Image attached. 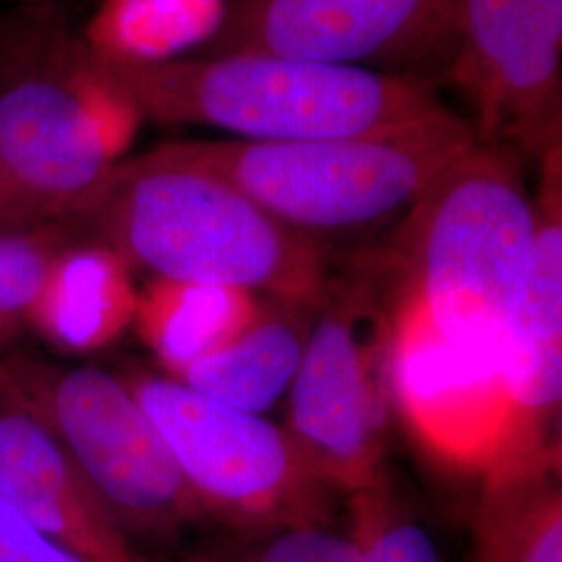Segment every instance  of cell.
Returning a JSON list of instances; mask_svg holds the SVG:
<instances>
[{
    "instance_id": "cell-1",
    "label": "cell",
    "mask_w": 562,
    "mask_h": 562,
    "mask_svg": "<svg viewBox=\"0 0 562 562\" xmlns=\"http://www.w3.org/2000/svg\"><path fill=\"white\" fill-rule=\"evenodd\" d=\"M60 223L71 240L99 244L155 280L315 306L336 283L325 246L222 178L148 153L117 162Z\"/></svg>"
},
{
    "instance_id": "cell-2",
    "label": "cell",
    "mask_w": 562,
    "mask_h": 562,
    "mask_svg": "<svg viewBox=\"0 0 562 562\" xmlns=\"http://www.w3.org/2000/svg\"><path fill=\"white\" fill-rule=\"evenodd\" d=\"M83 48L138 120L202 125L236 140L380 138L461 120L436 83L392 74L273 55L138 60Z\"/></svg>"
},
{
    "instance_id": "cell-3",
    "label": "cell",
    "mask_w": 562,
    "mask_h": 562,
    "mask_svg": "<svg viewBox=\"0 0 562 562\" xmlns=\"http://www.w3.org/2000/svg\"><path fill=\"white\" fill-rule=\"evenodd\" d=\"M533 244L536 201L521 155L480 138L402 217V292L422 302L446 340L498 364Z\"/></svg>"
},
{
    "instance_id": "cell-4",
    "label": "cell",
    "mask_w": 562,
    "mask_h": 562,
    "mask_svg": "<svg viewBox=\"0 0 562 562\" xmlns=\"http://www.w3.org/2000/svg\"><path fill=\"white\" fill-rule=\"evenodd\" d=\"M477 140L461 117L402 136L183 140L148 155L222 178L288 229L325 246L402 220Z\"/></svg>"
},
{
    "instance_id": "cell-5",
    "label": "cell",
    "mask_w": 562,
    "mask_h": 562,
    "mask_svg": "<svg viewBox=\"0 0 562 562\" xmlns=\"http://www.w3.org/2000/svg\"><path fill=\"white\" fill-rule=\"evenodd\" d=\"M0 53V234L60 223L109 171L136 113L55 25V7Z\"/></svg>"
},
{
    "instance_id": "cell-6",
    "label": "cell",
    "mask_w": 562,
    "mask_h": 562,
    "mask_svg": "<svg viewBox=\"0 0 562 562\" xmlns=\"http://www.w3.org/2000/svg\"><path fill=\"white\" fill-rule=\"evenodd\" d=\"M0 385L48 427L127 540L171 538L204 519L161 431L120 373L15 357L0 361Z\"/></svg>"
},
{
    "instance_id": "cell-7",
    "label": "cell",
    "mask_w": 562,
    "mask_h": 562,
    "mask_svg": "<svg viewBox=\"0 0 562 562\" xmlns=\"http://www.w3.org/2000/svg\"><path fill=\"white\" fill-rule=\"evenodd\" d=\"M120 375L161 431L204 519L240 533L331 525L338 492L288 429L169 375L142 369Z\"/></svg>"
},
{
    "instance_id": "cell-8",
    "label": "cell",
    "mask_w": 562,
    "mask_h": 562,
    "mask_svg": "<svg viewBox=\"0 0 562 562\" xmlns=\"http://www.w3.org/2000/svg\"><path fill=\"white\" fill-rule=\"evenodd\" d=\"M459 0H229L196 57L273 55L446 80Z\"/></svg>"
},
{
    "instance_id": "cell-9",
    "label": "cell",
    "mask_w": 562,
    "mask_h": 562,
    "mask_svg": "<svg viewBox=\"0 0 562 562\" xmlns=\"http://www.w3.org/2000/svg\"><path fill=\"white\" fill-rule=\"evenodd\" d=\"M446 81L482 140L540 159L561 142L562 0H459Z\"/></svg>"
},
{
    "instance_id": "cell-10",
    "label": "cell",
    "mask_w": 562,
    "mask_h": 562,
    "mask_svg": "<svg viewBox=\"0 0 562 562\" xmlns=\"http://www.w3.org/2000/svg\"><path fill=\"white\" fill-rule=\"evenodd\" d=\"M369 285L340 283L322 302L299 373L288 392L290 427L306 457L338 494L352 496L385 469L387 396L375 352L362 340Z\"/></svg>"
},
{
    "instance_id": "cell-11",
    "label": "cell",
    "mask_w": 562,
    "mask_h": 562,
    "mask_svg": "<svg viewBox=\"0 0 562 562\" xmlns=\"http://www.w3.org/2000/svg\"><path fill=\"white\" fill-rule=\"evenodd\" d=\"M380 352L387 402L423 450L454 473L482 477L503 440L498 364L446 340L406 292L385 323Z\"/></svg>"
},
{
    "instance_id": "cell-12",
    "label": "cell",
    "mask_w": 562,
    "mask_h": 562,
    "mask_svg": "<svg viewBox=\"0 0 562 562\" xmlns=\"http://www.w3.org/2000/svg\"><path fill=\"white\" fill-rule=\"evenodd\" d=\"M540 167L533 259L498 346L503 440L487 469L561 459V142L543 153Z\"/></svg>"
},
{
    "instance_id": "cell-13",
    "label": "cell",
    "mask_w": 562,
    "mask_h": 562,
    "mask_svg": "<svg viewBox=\"0 0 562 562\" xmlns=\"http://www.w3.org/2000/svg\"><path fill=\"white\" fill-rule=\"evenodd\" d=\"M0 498L90 562H146L48 427L0 385Z\"/></svg>"
},
{
    "instance_id": "cell-14",
    "label": "cell",
    "mask_w": 562,
    "mask_h": 562,
    "mask_svg": "<svg viewBox=\"0 0 562 562\" xmlns=\"http://www.w3.org/2000/svg\"><path fill=\"white\" fill-rule=\"evenodd\" d=\"M319 306L261 299L255 319L217 352L183 369L178 382L241 411H269L288 396Z\"/></svg>"
},
{
    "instance_id": "cell-15",
    "label": "cell",
    "mask_w": 562,
    "mask_h": 562,
    "mask_svg": "<svg viewBox=\"0 0 562 562\" xmlns=\"http://www.w3.org/2000/svg\"><path fill=\"white\" fill-rule=\"evenodd\" d=\"M132 269L90 241L71 240L50 265L30 323L67 352H94L134 323Z\"/></svg>"
},
{
    "instance_id": "cell-16",
    "label": "cell",
    "mask_w": 562,
    "mask_h": 562,
    "mask_svg": "<svg viewBox=\"0 0 562 562\" xmlns=\"http://www.w3.org/2000/svg\"><path fill=\"white\" fill-rule=\"evenodd\" d=\"M471 519L473 562H562L561 459L483 473Z\"/></svg>"
},
{
    "instance_id": "cell-17",
    "label": "cell",
    "mask_w": 562,
    "mask_h": 562,
    "mask_svg": "<svg viewBox=\"0 0 562 562\" xmlns=\"http://www.w3.org/2000/svg\"><path fill=\"white\" fill-rule=\"evenodd\" d=\"M259 296L223 285L153 280L134 323L169 378L234 340L259 311Z\"/></svg>"
},
{
    "instance_id": "cell-18",
    "label": "cell",
    "mask_w": 562,
    "mask_h": 562,
    "mask_svg": "<svg viewBox=\"0 0 562 562\" xmlns=\"http://www.w3.org/2000/svg\"><path fill=\"white\" fill-rule=\"evenodd\" d=\"M211 0H102L83 44L121 59L162 60L215 30Z\"/></svg>"
},
{
    "instance_id": "cell-19",
    "label": "cell",
    "mask_w": 562,
    "mask_h": 562,
    "mask_svg": "<svg viewBox=\"0 0 562 562\" xmlns=\"http://www.w3.org/2000/svg\"><path fill=\"white\" fill-rule=\"evenodd\" d=\"M350 498V533L362 562H443L429 531L398 501L387 471Z\"/></svg>"
},
{
    "instance_id": "cell-20",
    "label": "cell",
    "mask_w": 562,
    "mask_h": 562,
    "mask_svg": "<svg viewBox=\"0 0 562 562\" xmlns=\"http://www.w3.org/2000/svg\"><path fill=\"white\" fill-rule=\"evenodd\" d=\"M69 241L63 223L0 234V350L32 319L50 265Z\"/></svg>"
},
{
    "instance_id": "cell-21",
    "label": "cell",
    "mask_w": 562,
    "mask_h": 562,
    "mask_svg": "<svg viewBox=\"0 0 562 562\" xmlns=\"http://www.w3.org/2000/svg\"><path fill=\"white\" fill-rule=\"evenodd\" d=\"M244 536L240 542L206 550L188 562H362L355 536L334 525H290Z\"/></svg>"
},
{
    "instance_id": "cell-22",
    "label": "cell",
    "mask_w": 562,
    "mask_h": 562,
    "mask_svg": "<svg viewBox=\"0 0 562 562\" xmlns=\"http://www.w3.org/2000/svg\"><path fill=\"white\" fill-rule=\"evenodd\" d=\"M0 562H90L0 498Z\"/></svg>"
},
{
    "instance_id": "cell-23",
    "label": "cell",
    "mask_w": 562,
    "mask_h": 562,
    "mask_svg": "<svg viewBox=\"0 0 562 562\" xmlns=\"http://www.w3.org/2000/svg\"><path fill=\"white\" fill-rule=\"evenodd\" d=\"M32 7H55V0H27Z\"/></svg>"
}]
</instances>
